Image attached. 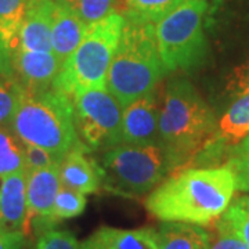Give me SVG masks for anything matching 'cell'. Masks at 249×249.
Masks as SVG:
<instances>
[{
  "label": "cell",
  "mask_w": 249,
  "mask_h": 249,
  "mask_svg": "<svg viewBox=\"0 0 249 249\" xmlns=\"http://www.w3.org/2000/svg\"><path fill=\"white\" fill-rule=\"evenodd\" d=\"M235 191V176L227 163L188 168L170 175L152 190L145 208L160 222L211 226L227 211Z\"/></svg>",
  "instance_id": "cell-1"
},
{
  "label": "cell",
  "mask_w": 249,
  "mask_h": 249,
  "mask_svg": "<svg viewBox=\"0 0 249 249\" xmlns=\"http://www.w3.org/2000/svg\"><path fill=\"white\" fill-rule=\"evenodd\" d=\"M165 73L157 46L155 24L126 18L107 73L108 91L126 107L154 91Z\"/></svg>",
  "instance_id": "cell-2"
},
{
  "label": "cell",
  "mask_w": 249,
  "mask_h": 249,
  "mask_svg": "<svg viewBox=\"0 0 249 249\" xmlns=\"http://www.w3.org/2000/svg\"><path fill=\"white\" fill-rule=\"evenodd\" d=\"M213 112L187 79L170 80L160 111V142L186 165L216 130Z\"/></svg>",
  "instance_id": "cell-3"
},
{
  "label": "cell",
  "mask_w": 249,
  "mask_h": 249,
  "mask_svg": "<svg viewBox=\"0 0 249 249\" xmlns=\"http://www.w3.org/2000/svg\"><path fill=\"white\" fill-rule=\"evenodd\" d=\"M11 129L24 142L42 147L61 160L79 142L71 97L54 88L24 91Z\"/></svg>",
  "instance_id": "cell-4"
},
{
  "label": "cell",
  "mask_w": 249,
  "mask_h": 249,
  "mask_svg": "<svg viewBox=\"0 0 249 249\" xmlns=\"http://www.w3.org/2000/svg\"><path fill=\"white\" fill-rule=\"evenodd\" d=\"M184 165L163 145L119 144L103 154L98 168L101 187L116 196L150 194Z\"/></svg>",
  "instance_id": "cell-5"
},
{
  "label": "cell",
  "mask_w": 249,
  "mask_h": 249,
  "mask_svg": "<svg viewBox=\"0 0 249 249\" xmlns=\"http://www.w3.org/2000/svg\"><path fill=\"white\" fill-rule=\"evenodd\" d=\"M124 22V14L114 11L88 28L80 45L62 64L53 83L54 89L71 97L79 91L106 88Z\"/></svg>",
  "instance_id": "cell-6"
},
{
  "label": "cell",
  "mask_w": 249,
  "mask_h": 249,
  "mask_svg": "<svg viewBox=\"0 0 249 249\" xmlns=\"http://www.w3.org/2000/svg\"><path fill=\"white\" fill-rule=\"evenodd\" d=\"M206 0H186L155 24L160 57L166 72L191 70L205 55Z\"/></svg>",
  "instance_id": "cell-7"
},
{
  "label": "cell",
  "mask_w": 249,
  "mask_h": 249,
  "mask_svg": "<svg viewBox=\"0 0 249 249\" xmlns=\"http://www.w3.org/2000/svg\"><path fill=\"white\" fill-rule=\"evenodd\" d=\"M79 142L88 150H109L121 144L124 107L107 88L71 96Z\"/></svg>",
  "instance_id": "cell-8"
},
{
  "label": "cell",
  "mask_w": 249,
  "mask_h": 249,
  "mask_svg": "<svg viewBox=\"0 0 249 249\" xmlns=\"http://www.w3.org/2000/svg\"><path fill=\"white\" fill-rule=\"evenodd\" d=\"M64 62L53 52L27 50L18 43L11 49L6 76L24 91H40L53 88Z\"/></svg>",
  "instance_id": "cell-9"
},
{
  "label": "cell",
  "mask_w": 249,
  "mask_h": 249,
  "mask_svg": "<svg viewBox=\"0 0 249 249\" xmlns=\"http://www.w3.org/2000/svg\"><path fill=\"white\" fill-rule=\"evenodd\" d=\"M160 104L151 91L124 107L121 144L162 145L160 133Z\"/></svg>",
  "instance_id": "cell-10"
},
{
  "label": "cell",
  "mask_w": 249,
  "mask_h": 249,
  "mask_svg": "<svg viewBox=\"0 0 249 249\" xmlns=\"http://www.w3.org/2000/svg\"><path fill=\"white\" fill-rule=\"evenodd\" d=\"M60 188V165L27 170L28 224L35 220L39 229H52L55 224L53 219L54 201Z\"/></svg>",
  "instance_id": "cell-11"
},
{
  "label": "cell",
  "mask_w": 249,
  "mask_h": 249,
  "mask_svg": "<svg viewBox=\"0 0 249 249\" xmlns=\"http://www.w3.org/2000/svg\"><path fill=\"white\" fill-rule=\"evenodd\" d=\"M240 91L237 100L222 116L216 130L204 145L201 154L205 157H213L223 150H231L249 136V86Z\"/></svg>",
  "instance_id": "cell-12"
},
{
  "label": "cell",
  "mask_w": 249,
  "mask_h": 249,
  "mask_svg": "<svg viewBox=\"0 0 249 249\" xmlns=\"http://www.w3.org/2000/svg\"><path fill=\"white\" fill-rule=\"evenodd\" d=\"M1 230L28 231L27 170H21L0 180Z\"/></svg>",
  "instance_id": "cell-13"
},
{
  "label": "cell",
  "mask_w": 249,
  "mask_h": 249,
  "mask_svg": "<svg viewBox=\"0 0 249 249\" xmlns=\"http://www.w3.org/2000/svg\"><path fill=\"white\" fill-rule=\"evenodd\" d=\"M55 0H28L19 29V45L34 52H53L52 25Z\"/></svg>",
  "instance_id": "cell-14"
},
{
  "label": "cell",
  "mask_w": 249,
  "mask_h": 249,
  "mask_svg": "<svg viewBox=\"0 0 249 249\" xmlns=\"http://www.w3.org/2000/svg\"><path fill=\"white\" fill-rule=\"evenodd\" d=\"M86 151L79 142L65 154L60 165V181L61 186L82 194H93L101 188V173L97 162L88 158Z\"/></svg>",
  "instance_id": "cell-15"
},
{
  "label": "cell",
  "mask_w": 249,
  "mask_h": 249,
  "mask_svg": "<svg viewBox=\"0 0 249 249\" xmlns=\"http://www.w3.org/2000/svg\"><path fill=\"white\" fill-rule=\"evenodd\" d=\"M80 245L82 249H160L158 232L150 227L115 229L103 226Z\"/></svg>",
  "instance_id": "cell-16"
},
{
  "label": "cell",
  "mask_w": 249,
  "mask_h": 249,
  "mask_svg": "<svg viewBox=\"0 0 249 249\" xmlns=\"http://www.w3.org/2000/svg\"><path fill=\"white\" fill-rule=\"evenodd\" d=\"M88 27L68 6L55 0L52 25L53 53L65 61L80 45Z\"/></svg>",
  "instance_id": "cell-17"
},
{
  "label": "cell",
  "mask_w": 249,
  "mask_h": 249,
  "mask_svg": "<svg viewBox=\"0 0 249 249\" xmlns=\"http://www.w3.org/2000/svg\"><path fill=\"white\" fill-rule=\"evenodd\" d=\"M157 232L160 249H211L209 231L198 224L163 222Z\"/></svg>",
  "instance_id": "cell-18"
},
{
  "label": "cell",
  "mask_w": 249,
  "mask_h": 249,
  "mask_svg": "<svg viewBox=\"0 0 249 249\" xmlns=\"http://www.w3.org/2000/svg\"><path fill=\"white\" fill-rule=\"evenodd\" d=\"M25 142L11 129L0 127V180L25 170Z\"/></svg>",
  "instance_id": "cell-19"
},
{
  "label": "cell",
  "mask_w": 249,
  "mask_h": 249,
  "mask_svg": "<svg viewBox=\"0 0 249 249\" xmlns=\"http://www.w3.org/2000/svg\"><path fill=\"white\" fill-rule=\"evenodd\" d=\"M28 0H0V45L14 47L19 43V29Z\"/></svg>",
  "instance_id": "cell-20"
},
{
  "label": "cell",
  "mask_w": 249,
  "mask_h": 249,
  "mask_svg": "<svg viewBox=\"0 0 249 249\" xmlns=\"http://www.w3.org/2000/svg\"><path fill=\"white\" fill-rule=\"evenodd\" d=\"M186 0H124V18L157 24Z\"/></svg>",
  "instance_id": "cell-21"
},
{
  "label": "cell",
  "mask_w": 249,
  "mask_h": 249,
  "mask_svg": "<svg viewBox=\"0 0 249 249\" xmlns=\"http://www.w3.org/2000/svg\"><path fill=\"white\" fill-rule=\"evenodd\" d=\"M57 1H61L65 6H68L88 28L115 11V0H57Z\"/></svg>",
  "instance_id": "cell-22"
},
{
  "label": "cell",
  "mask_w": 249,
  "mask_h": 249,
  "mask_svg": "<svg viewBox=\"0 0 249 249\" xmlns=\"http://www.w3.org/2000/svg\"><path fill=\"white\" fill-rule=\"evenodd\" d=\"M86 208V196L79 191L61 186L55 196L53 209L54 223L72 219L83 213Z\"/></svg>",
  "instance_id": "cell-23"
},
{
  "label": "cell",
  "mask_w": 249,
  "mask_h": 249,
  "mask_svg": "<svg viewBox=\"0 0 249 249\" xmlns=\"http://www.w3.org/2000/svg\"><path fill=\"white\" fill-rule=\"evenodd\" d=\"M220 217L249 247V196L232 199L227 211Z\"/></svg>",
  "instance_id": "cell-24"
},
{
  "label": "cell",
  "mask_w": 249,
  "mask_h": 249,
  "mask_svg": "<svg viewBox=\"0 0 249 249\" xmlns=\"http://www.w3.org/2000/svg\"><path fill=\"white\" fill-rule=\"evenodd\" d=\"M24 90L16 82L0 76V127L11 126Z\"/></svg>",
  "instance_id": "cell-25"
},
{
  "label": "cell",
  "mask_w": 249,
  "mask_h": 249,
  "mask_svg": "<svg viewBox=\"0 0 249 249\" xmlns=\"http://www.w3.org/2000/svg\"><path fill=\"white\" fill-rule=\"evenodd\" d=\"M227 165L234 172L237 190L249 193V136L231 148Z\"/></svg>",
  "instance_id": "cell-26"
},
{
  "label": "cell",
  "mask_w": 249,
  "mask_h": 249,
  "mask_svg": "<svg viewBox=\"0 0 249 249\" xmlns=\"http://www.w3.org/2000/svg\"><path fill=\"white\" fill-rule=\"evenodd\" d=\"M211 226H212V231H209L211 249H249L248 245L241 240L240 235L222 217H219Z\"/></svg>",
  "instance_id": "cell-27"
},
{
  "label": "cell",
  "mask_w": 249,
  "mask_h": 249,
  "mask_svg": "<svg viewBox=\"0 0 249 249\" xmlns=\"http://www.w3.org/2000/svg\"><path fill=\"white\" fill-rule=\"evenodd\" d=\"M35 249H82V245L71 231L50 229L40 234Z\"/></svg>",
  "instance_id": "cell-28"
},
{
  "label": "cell",
  "mask_w": 249,
  "mask_h": 249,
  "mask_svg": "<svg viewBox=\"0 0 249 249\" xmlns=\"http://www.w3.org/2000/svg\"><path fill=\"white\" fill-rule=\"evenodd\" d=\"M25 170L45 169L50 168L54 165H61L62 160L60 157H57L53 152L47 151L42 147H37L34 144H27L25 142Z\"/></svg>",
  "instance_id": "cell-29"
},
{
  "label": "cell",
  "mask_w": 249,
  "mask_h": 249,
  "mask_svg": "<svg viewBox=\"0 0 249 249\" xmlns=\"http://www.w3.org/2000/svg\"><path fill=\"white\" fill-rule=\"evenodd\" d=\"M25 234L22 231L0 230V249H22Z\"/></svg>",
  "instance_id": "cell-30"
},
{
  "label": "cell",
  "mask_w": 249,
  "mask_h": 249,
  "mask_svg": "<svg viewBox=\"0 0 249 249\" xmlns=\"http://www.w3.org/2000/svg\"><path fill=\"white\" fill-rule=\"evenodd\" d=\"M237 86L238 89H244L249 86V67L244 68V72H238V80H237Z\"/></svg>",
  "instance_id": "cell-31"
}]
</instances>
